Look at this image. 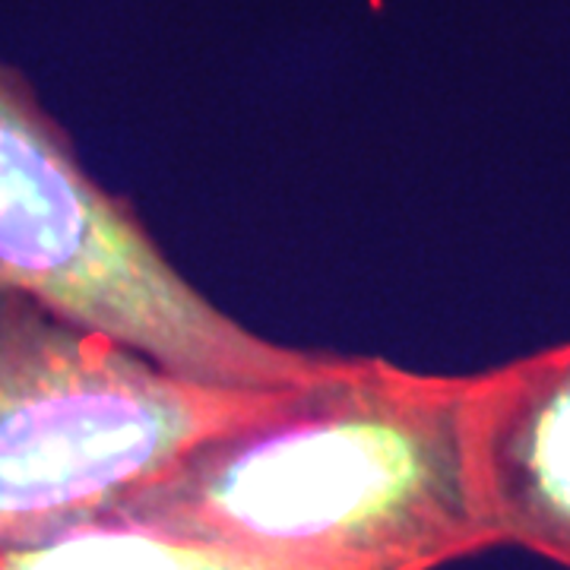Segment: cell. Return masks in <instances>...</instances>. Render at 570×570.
Here are the masks:
<instances>
[{
  "instance_id": "obj_1",
  "label": "cell",
  "mask_w": 570,
  "mask_h": 570,
  "mask_svg": "<svg viewBox=\"0 0 570 570\" xmlns=\"http://www.w3.org/2000/svg\"><path fill=\"white\" fill-rule=\"evenodd\" d=\"M469 374L343 355L108 513L273 570H434L494 546Z\"/></svg>"
},
{
  "instance_id": "obj_2",
  "label": "cell",
  "mask_w": 570,
  "mask_h": 570,
  "mask_svg": "<svg viewBox=\"0 0 570 570\" xmlns=\"http://www.w3.org/2000/svg\"><path fill=\"white\" fill-rule=\"evenodd\" d=\"M0 288L184 377L238 390L305 387L343 355L264 340L165 257L108 194L29 82L0 63Z\"/></svg>"
},
{
  "instance_id": "obj_3",
  "label": "cell",
  "mask_w": 570,
  "mask_h": 570,
  "mask_svg": "<svg viewBox=\"0 0 570 570\" xmlns=\"http://www.w3.org/2000/svg\"><path fill=\"white\" fill-rule=\"evenodd\" d=\"M279 393L184 377L0 288V546L108 513Z\"/></svg>"
},
{
  "instance_id": "obj_4",
  "label": "cell",
  "mask_w": 570,
  "mask_h": 570,
  "mask_svg": "<svg viewBox=\"0 0 570 570\" xmlns=\"http://www.w3.org/2000/svg\"><path fill=\"white\" fill-rule=\"evenodd\" d=\"M466 450L494 546L570 568V343L469 374Z\"/></svg>"
},
{
  "instance_id": "obj_5",
  "label": "cell",
  "mask_w": 570,
  "mask_h": 570,
  "mask_svg": "<svg viewBox=\"0 0 570 570\" xmlns=\"http://www.w3.org/2000/svg\"><path fill=\"white\" fill-rule=\"evenodd\" d=\"M0 570H273L175 532L99 513L26 542L0 546Z\"/></svg>"
}]
</instances>
